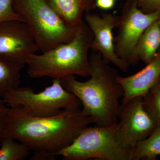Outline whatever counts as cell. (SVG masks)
<instances>
[{
	"label": "cell",
	"instance_id": "6da1fadb",
	"mask_svg": "<svg viewBox=\"0 0 160 160\" xmlns=\"http://www.w3.org/2000/svg\"><path fill=\"white\" fill-rule=\"evenodd\" d=\"M5 136L24 143L34 152V160H55L93 121L80 108L64 109L49 117H35L9 107Z\"/></svg>",
	"mask_w": 160,
	"mask_h": 160
},
{
	"label": "cell",
	"instance_id": "7a4b0ae2",
	"mask_svg": "<svg viewBox=\"0 0 160 160\" xmlns=\"http://www.w3.org/2000/svg\"><path fill=\"white\" fill-rule=\"evenodd\" d=\"M91 73L89 79L80 82L74 76L61 79L63 87L78 98L82 109L96 126H105L118 122V113L124 91L118 81V72L109 66L99 52L89 57Z\"/></svg>",
	"mask_w": 160,
	"mask_h": 160
},
{
	"label": "cell",
	"instance_id": "3957f363",
	"mask_svg": "<svg viewBox=\"0 0 160 160\" xmlns=\"http://www.w3.org/2000/svg\"><path fill=\"white\" fill-rule=\"evenodd\" d=\"M93 35L83 21L78 26L73 38L54 49L32 54L26 61L27 73L32 78L49 77L54 79L70 75H90L89 57Z\"/></svg>",
	"mask_w": 160,
	"mask_h": 160
},
{
	"label": "cell",
	"instance_id": "277c9868",
	"mask_svg": "<svg viewBox=\"0 0 160 160\" xmlns=\"http://www.w3.org/2000/svg\"><path fill=\"white\" fill-rule=\"evenodd\" d=\"M12 7L22 18L42 52L68 42L74 37L77 27L67 25L46 0H12Z\"/></svg>",
	"mask_w": 160,
	"mask_h": 160
},
{
	"label": "cell",
	"instance_id": "5b68a950",
	"mask_svg": "<svg viewBox=\"0 0 160 160\" xmlns=\"http://www.w3.org/2000/svg\"><path fill=\"white\" fill-rule=\"evenodd\" d=\"M117 124L86 127L73 142L58 152L66 160H131L132 151L121 144Z\"/></svg>",
	"mask_w": 160,
	"mask_h": 160
},
{
	"label": "cell",
	"instance_id": "8992f818",
	"mask_svg": "<svg viewBox=\"0 0 160 160\" xmlns=\"http://www.w3.org/2000/svg\"><path fill=\"white\" fill-rule=\"evenodd\" d=\"M2 99L9 107H16L33 116L42 117L82 106L78 98L63 87L59 79H53L51 86L38 93L29 87H18L9 90Z\"/></svg>",
	"mask_w": 160,
	"mask_h": 160
},
{
	"label": "cell",
	"instance_id": "52a82bcc",
	"mask_svg": "<svg viewBox=\"0 0 160 160\" xmlns=\"http://www.w3.org/2000/svg\"><path fill=\"white\" fill-rule=\"evenodd\" d=\"M160 18V12L146 13L138 7L136 0H127L119 16L117 35L114 38L118 56L130 66L138 62L136 48L140 38L150 25Z\"/></svg>",
	"mask_w": 160,
	"mask_h": 160
},
{
	"label": "cell",
	"instance_id": "ba28073f",
	"mask_svg": "<svg viewBox=\"0 0 160 160\" xmlns=\"http://www.w3.org/2000/svg\"><path fill=\"white\" fill-rule=\"evenodd\" d=\"M156 126L144 109L142 97L133 98L120 106L117 136L126 149L132 152L136 144L149 136Z\"/></svg>",
	"mask_w": 160,
	"mask_h": 160
},
{
	"label": "cell",
	"instance_id": "9c48e42d",
	"mask_svg": "<svg viewBox=\"0 0 160 160\" xmlns=\"http://www.w3.org/2000/svg\"><path fill=\"white\" fill-rule=\"evenodd\" d=\"M38 51L37 44L24 21L0 22V57L24 67L29 56Z\"/></svg>",
	"mask_w": 160,
	"mask_h": 160
},
{
	"label": "cell",
	"instance_id": "30bf717a",
	"mask_svg": "<svg viewBox=\"0 0 160 160\" xmlns=\"http://www.w3.org/2000/svg\"><path fill=\"white\" fill-rule=\"evenodd\" d=\"M84 19L93 33L90 49L99 52L106 62L113 64L121 71H128L129 65L119 58L115 50L112 30L117 28L119 16L110 13L92 14L87 12Z\"/></svg>",
	"mask_w": 160,
	"mask_h": 160
},
{
	"label": "cell",
	"instance_id": "8fae6325",
	"mask_svg": "<svg viewBox=\"0 0 160 160\" xmlns=\"http://www.w3.org/2000/svg\"><path fill=\"white\" fill-rule=\"evenodd\" d=\"M140 71L127 77L118 76L117 80L122 87V104L137 97H143L160 78V50Z\"/></svg>",
	"mask_w": 160,
	"mask_h": 160
},
{
	"label": "cell",
	"instance_id": "7c38bea8",
	"mask_svg": "<svg viewBox=\"0 0 160 160\" xmlns=\"http://www.w3.org/2000/svg\"><path fill=\"white\" fill-rule=\"evenodd\" d=\"M67 25L76 28L83 22L85 5L81 0H46Z\"/></svg>",
	"mask_w": 160,
	"mask_h": 160
},
{
	"label": "cell",
	"instance_id": "4fadbf2b",
	"mask_svg": "<svg viewBox=\"0 0 160 160\" xmlns=\"http://www.w3.org/2000/svg\"><path fill=\"white\" fill-rule=\"evenodd\" d=\"M158 20L144 31L136 48L139 61L141 60L146 64L155 56L160 46V28Z\"/></svg>",
	"mask_w": 160,
	"mask_h": 160
},
{
	"label": "cell",
	"instance_id": "5bb4252c",
	"mask_svg": "<svg viewBox=\"0 0 160 160\" xmlns=\"http://www.w3.org/2000/svg\"><path fill=\"white\" fill-rule=\"evenodd\" d=\"M160 155V125L151 134L141 140L132 150L131 160H156Z\"/></svg>",
	"mask_w": 160,
	"mask_h": 160
},
{
	"label": "cell",
	"instance_id": "9a60e30c",
	"mask_svg": "<svg viewBox=\"0 0 160 160\" xmlns=\"http://www.w3.org/2000/svg\"><path fill=\"white\" fill-rule=\"evenodd\" d=\"M23 67L0 57V98L18 87Z\"/></svg>",
	"mask_w": 160,
	"mask_h": 160
},
{
	"label": "cell",
	"instance_id": "2e32d148",
	"mask_svg": "<svg viewBox=\"0 0 160 160\" xmlns=\"http://www.w3.org/2000/svg\"><path fill=\"white\" fill-rule=\"evenodd\" d=\"M30 149L13 138L4 137L0 146V160H23L30 154Z\"/></svg>",
	"mask_w": 160,
	"mask_h": 160
},
{
	"label": "cell",
	"instance_id": "e0dca14e",
	"mask_svg": "<svg viewBox=\"0 0 160 160\" xmlns=\"http://www.w3.org/2000/svg\"><path fill=\"white\" fill-rule=\"evenodd\" d=\"M143 106L157 126L160 125V78L143 97Z\"/></svg>",
	"mask_w": 160,
	"mask_h": 160
},
{
	"label": "cell",
	"instance_id": "ac0fdd59",
	"mask_svg": "<svg viewBox=\"0 0 160 160\" xmlns=\"http://www.w3.org/2000/svg\"><path fill=\"white\" fill-rule=\"evenodd\" d=\"M12 20L24 21L13 10L12 0H0V22Z\"/></svg>",
	"mask_w": 160,
	"mask_h": 160
},
{
	"label": "cell",
	"instance_id": "d6986e66",
	"mask_svg": "<svg viewBox=\"0 0 160 160\" xmlns=\"http://www.w3.org/2000/svg\"><path fill=\"white\" fill-rule=\"evenodd\" d=\"M138 7L144 13L160 12V0H136Z\"/></svg>",
	"mask_w": 160,
	"mask_h": 160
},
{
	"label": "cell",
	"instance_id": "ffe728a7",
	"mask_svg": "<svg viewBox=\"0 0 160 160\" xmlns=\"http://www.w3.org/2000/svg\"><path fill=\"white\" fill-rule=\"evenodd\" d=\"M9 107L2 98H0V146L5 136L6 120Z\"/></svg>",
	"mask_w": 160,
	"mask_h": 160
},
{
	"label": "cell",
	"instance_id": "44dd1931",
	"mask_svg": "<svg viewBox=\"0 0 160 160\" xmlns=\"http://www.w3.org/2000/svg\"><path fill=\"white\" fill-rule=\"evenodd\" d=\"M115 0H95V6L100 9L107 10L114 6Z\"/></svg>",
	"mask_w": 160,
	"mask_h": 160
},
{
	"label": "cell",
	"instance_id": "7402d4cb",
	"mask_svg": "<svg viewBox=\"0 0 160 160\" xmlns=\"http://www.w3.org/2000/svg\"><path fill=\"white\" fill-rule=\"evenodd\" d=\"M81 1L85 5L86 12H89L90 9L94 8V6H95V0H81Z\"/></svg>",
	"mask_w": 160,
	"mask_h": 160
},
{
	"label": "cell",
	"instance_id": "603a6c76",
	"mask_svg": "<svg viewBox=\"0 0 160 160\" xmlns=\"http://www.w3.org/2000/svg\"><path fill=\"white\" fill-rule=\"evenodd\" d=\"M158 22L159 26L160 28V18L158 20Z\"/></svg>",
	"mask_w": 160,
	"mask_h": 160
}]
</instances>
